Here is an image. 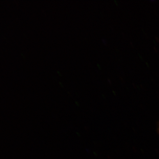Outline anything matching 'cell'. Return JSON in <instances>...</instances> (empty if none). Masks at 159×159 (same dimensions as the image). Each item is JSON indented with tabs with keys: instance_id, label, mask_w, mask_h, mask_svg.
I'll return each mask as SVG.
<instances>
[{
	"instance_id": "1",
	"label": "cell",
	"mask_w": 159,
	"mask_h": 159,
	"mask_svg": "<svg viewBox=\"0 0 159 159\" xmlns=\"http://www.w3.org/2000/svg\"><path fill=\"white\" fill-rule=\"evenodd\" d=\"M158 131L159 133V124L158 128Z\"/></svg>"
}]
</instances>
